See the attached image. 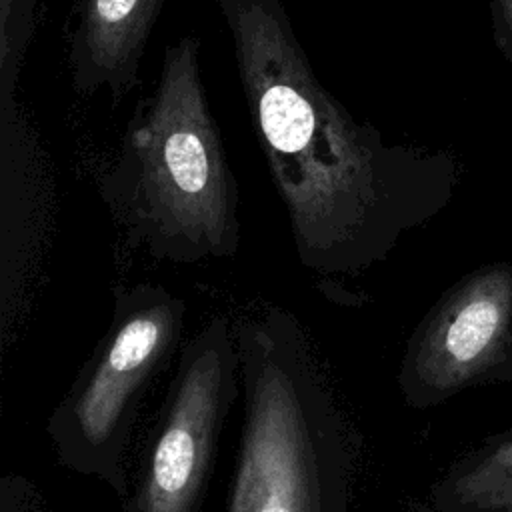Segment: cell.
Wrapping results in <instances>:
<instances>
[{
    "label": "cell",
    "mask_w": 512,
    "mask_h": 512,
    "mask_svg": "<svg viewBox=\"0 0 512 512\" xmlns=\"http://www.w3.org/2000/svg\"><path fill=\"white\" fill-rule=\"evenodd\" d=\"M42 0H0V102L18 98V76Z\"/></svg>",
    "instance_id": "obj_8"
},
{
    "label": "cell",
    "mask_w": 512,
    "mask_h": 512,
    "mask_svg": "<svg viewBox=\"0 0 512 512\" xmlns=\"http://www.w3.org/2000/svg\"><path fill=\"white\" fill-rule=\"evenodd\" d=\"M164 0H78L68 32L72 88L92 96L106 88L112 106L136 88L140 62Z\"/></svg>",
    "instance_id": "obj_7"
},
{
    "label": "cell",
    "mask_w": 512,
    "mask_h": 512,
    "mask_svg": "<svg viewBox=\"0 0 512 512\" xmlns=\"http://www.w3.org/2000/svg\"><path fill=\"white\" fill-rule=\"evenodd\" d=\"M184 312V300L162 284L118 288L106 334L46 424L58 462L106 482L122 500L136 410L180 340Z\"/></svg>",
    "instance_id": "obj_4"
},
{
    "label": "cell",
    "mask_w": 512,
    "mask_h": 512,
    "mask_svg": "<svg viewBox=\"0 0 512 512\" xmlns=\"http://www.w3.org/2000/svg\"><path fill=\"white\" fill-rule=\"evenodd\" d=\"M492 22L496 46L512 62V0H492Z\"/></svg>",
    "instance_id": "obj_11"
},
{
    "label": "cell",
    "mask_w": 512,
    "mask_h": 512,
    "mask_svg": "<svg viewBox=\"0 0 512 512\" xmlns=\"http://www.w3.org/2000/svg\"><path fill=\"white\" fill-rule=\"evenodd\" d=\"M240 396L234 326L214 316L180 352L158 420L124 512H198L218 438Z\"/></svg>",
    "instance_id": "obj_5"
},
{
    "label": "cell",
    "mask_w": 512,
    "mask_h": 512,
    "mask_svg": "<svg viewBox=\"0 0 512 512\" xmlns=\"http://www.w3.org/2000/svg\"><path fill=\"white\" fill-rule=\"evenodd\" d=\"M512 328V264H486L456 282L422 322L402 364L408 396L448 394L488 370Z\"/></svg>",
    "instance_id": "obj_6"
},
{
    "label": "cell",
    "mask_w": 512,
    "mask_h": 512,
    "mask_svg": "<svg viewBox=\"0 0 512 512\" xmlns=\"http://www.w3.org/2000/svg\"><path fill=\"white\" fill-rule=\"evenodd\" d=\"M216 2L300 264L354 276L384 262L448 202L450 156L358 122L316 76L282 0Z\"/></svg>",
    "instance_id": "obj_1"
},
{
    "label": "cell",
    "mask_w": 512,
    "mask_h": 512,
    "mask_svg": "<svg viewBox=\"0 0 512 512\" xmlns=\"http://www.w3.org/2000/svg\"><path fill=\"white\" fill-rule=\"evenodd\" d=\"M232 326L244 418L226 512H348L354 430L304 328L278 306Z\"/></svg>",
    "instance_id": "obj_3"
},
{
    "label": "cell",
    "mask_w": 512,
    "mask_h": 512,
    "mask_svg": "<svg viewBox=\"0 0 512 512\" xmlns=\"http://www.w3.org/2000/svg\"><path fill=\"white\" fill-rule=\"evenodd\" d=\"M200 40L184 36L162 58L98 192L132 248L198 264L240 246L238 184L200 80Z\"/></svg>",
    "instance_id": "obj_2"
},
{
    "label": "cell",
    "mask_w": 512,
    "mask_h": 512,
    "mask_svg": "<svg viewBox=\"0 0 512 512\" xmlns=\"http://www.w3.org/2000/svg\"><path fill=\"white\" fill-rule=\"evenodd\" d=\"M454 498L476 508L512 506V440L480 458L454 480Z\"/></svg>",
    "instance_id": "obj_9"
},
{
    "label": "cell",
    "mask_w": 512,
    "mask_h": 512,
    "mask_svg": "<svg viewBox=\"0 0 512 512\" xmlns=\"http://www.w3.org/2000/svg\"><path fill=\"white\" fill-rule=\"evenodd\" d=\"M0 512H44V506L26 478L6 476L0 488Z\"/></svg>",
    "instance_id": "obj_10"
}]
</instances>
